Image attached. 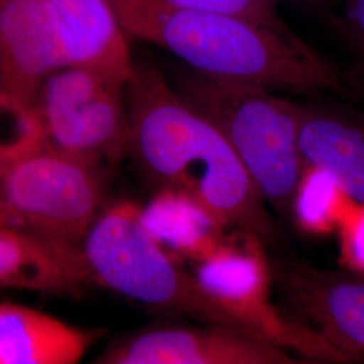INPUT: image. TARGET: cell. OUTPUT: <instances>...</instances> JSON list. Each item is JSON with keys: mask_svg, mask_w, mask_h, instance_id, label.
<instances>
[{"mask_svg": "<svg viewBox=\"0 0 364 364\" xmlns=\"http://www.w3.org/2000/svg\"><path fill=\"white\" fill-rule=\"evenodd\" d=\"M299 144L305 166L329 173L356 203H364L363 120L301 107Z\"/></svg>", "mask_w": 364, "mask_h": 364, "instance_id": "obj_14", "label": "cell"}, {"mask_svg": "<svg viewBox=\"0 0 364 364\" xmlns=\"http://www.w3.org/2000/svg\"><path fill=\"white\" fill-rule=\"evenodd\" d=\"M19 156H21L19 153H16L13 149H10V147H7V146H4L0 142V177L3 176L6 169L10 166V164L13 162L14 159ZM0 223H4L1 212H0Z\"/></svg>", "mask_w": 364, "mask_h": 364, "instance_id": "obj_20", "label": "cell"}, {"mask_svg": "<svg viewBox=\"0 0 364 364\" xmlns=\"http://www.w3.org/2000/svg\"><path fill=\"white\" fill-rule=\"evenodd\" d=\"M141 221L156 242L174 257L201 262L224 237V228L192 196L164 188L139 209Z\"/></svg>", "mask_w": 364, "mask_h": 364, "instance_id": "obj_15", "label": "cell"}, {"mask_svg": "<svg viewBox=\"0 0 364 364\" xmlns=\"http://www.w3.org/2000/svg\"><path fill=\"white\" fill-rule=\"evenodd\" d=\"M90 284L81 247L0 223V287L64 297Z\"/></svg>", "mask_w": 364, "mask_h": 364, "instance_id": "obj_11", "label": "cell"}, {"mask_svg": "<svg viewBox=\"0 0 364 364\" xmlns=\"http://www.w3.org/2000/svg\"><path fill=\"white\" fill-rule=\"evenodd\" d=\"M358 203L324 170L305 166L291 203L299 230L313 236L338 231Z\"/></svg>", "mask_w": 364, "mask_h": 364, "instance_id": "obj_16", "label": "cell"}, {"mask_svg": "<svg viewBox=\"0 0 364 364\" xmlns=\"http://www.w3.org/2000/svg\"><path fill=\"white\" fill-rule=\"evenodd\" d=\"M170 6L231 15L278 33L291 34L274 10L272 0H162Z\"/></svg>", "mask_w": 364, "mask_h": 364, "instance_id": "obj_17", "label": "cell"}, {"mask_svg": "<svg viewBox=\"0 0 364 364\" xmlns=\"http://www.w3.org/2000/svg\"><path fill=\"white\" fill-rule=\"evenodd\" d=\"M90 364H333L287 351L266 338L225 326H168L109 347Z\"/></svg>", "mask_w": 364, "mask_h": 364, "instance_id": "obj_8", "label": "cell"}, {"mask_svg": "<svg viewBox=\"0 0 364 364\" xmlns=\"http://www.w3.org/2000/svg\"><path fill=\"white\" fill-rule=\"evenodd\" d=\"M340 263L353 274L364 275V203H358L338 228Z\"/></svg>", "mask_w": 364, "mask_h": 364, "instance_id": "obj_18", "label": "cell"}, {"mask_svg": "<svg viewBox=\"0 0 364 364\" xmlns=\"http://www.w3.org/2000/svg\"><path fill=\"white\" fill-rule=\"evenodd\" d=\"M96 162L45 141L33 146L0 177L3 221L80 247L100 215L105 196Z\"/></svg>", "mask_w": 364, "mask_h": 364, "instance_id": "obj_5", "label": "cell"}, {"mask_svg": "<svg viewBox=\"0 0 364 364\" xmlns=\"http://www.w3.org/2000/svg\"><path fill=\"white\" fill-rule=\"evenodd\" d=\"M126 84L88 66L46 78L34 105L43 141L68 154L117 162L130 153Z\"/></svg>", "mask_w": 364, "mask_h": 364, "instance_id": "obj_7", "label": "cell"}, {"mask_svg": "<svg viewBox=\"0 0 364 364\" xmlns=\"http://www.w3.org/2000/svg\"><path fill=\"white\" fill-rule=\"evenodd\" d=\"M178 95L220 131L264 200L282 213L305 164L299 151L301 107L278 99L259 85L192 72Z\"/></svg>", "mask_w": 364, "mask_h": 364, "instance_id": "obj_4", "label": "cell"}, {"mask_svg": "<svg viewBox=\"0 0 364 364\" xmlns=\"http://www.w3.org/2000/svg\"><path fill=\"white\" fill-rule=\"evenodd\" d=\"M258 236L236 230L221 239L196 275L251 332L287 351L326 363L355 364L309 326L285 316L272 299L273 269Z\"/></svg>", "mask_w": 364, "mask_h": 364, "instance_id": "obj_6", "label": "cell"}, {"mask_svg": "<svg viewBox=\"0 0 364 364\" xmlns=\"http://www.w3.org/2000/svg\"><path fill=\"white\" fill-rule=\"evenodd\" d=\"M343 22L352 43L364 55V0H347Z\"/></svg>", "mask_w": 364, "mask_h": 364, "instance_id": "obj_19", "label": "cell"}, {"mask_svg": "<svg viewBox=\"0 0 364 364\" xmlns=\"http://www.w3.org/2000/svg\"><path fill=\"white\" fill-rule=\"evenodd\" d=\"M80 247L92 284L151 309L254 333L149 234L130 203L102 212Z\"/></svg>", "mask_w": 364, "mask_h": 364, "instance_id": "obj_3", "label": "cell"}, {"mask_svg": "<svg viewBox=\"0 0 364 364\" xmlns=\"http://www.w3.org/2000/svg\"><path fill=\"white\" fill-rule=\"evenodd\" d=\"M65 66V45L48 6L0 0V105L33 114L46 78Z\"/></svg>", "mask_w": 364, "mask_h": 364, "instance_id": "obj_9", "label": "cell"}, {"mask_svg": "<svg viewBox=\"0 0 364 364\" xmlns=\"http://www.w3.org/2000/svg\"><path fill=\"white\" fill-rule=\"evenodd\" d=\"M103 331L16 304H0V364H80Z\"/></svg>", "mask_w": 364, "mask_h": 364, "instance_id": "obj_13", "label": "cell"}, {"mask_svg": "<svg viewBox=\"0 0 364 364\" xmlns=\"http://www.w3.org/2000/svg\"><path fill=\"white\" fill-rule=\"evenodd\" d=\"M129 92L130 153L144 171L192 196L225 230L272 243L277 231L263 196L231 144L154 66L135 64Z\"/></svg>", "mask_w": 364, "mask_h": 364, "instance_id": "obj_1", "label": "cell"}, {"mask_svg": "<svg viewBox=\"0 0 364 364\" xmlns=\"http://www.w3.org/2000/svg\"><path fill=\"white\" fill-rule=\"evenodd\" d=\"M65 45L69 65L88 66L119 81L132 77L126 33L107 0H42Z\"/></svg>", "mask_w": 364, "mask_h": 364, "instance_id": "obj_12", "label": "cell"}, {"mask_svg": "<svg viewBox=\"0 0 364 364\" xmlns=\"http://www.w3.org/2000/svg\"><path fill=\"white\" fill-rule=\"evenodd\" d=\"M126 34L180 57L195 72L263 88L338 90V72L293 34L162 0H107Z\"/></svg>", "mask_w": 364, "mask_h": 364, "instance_id": "obj_2", "label": "cell"}, {"mask_svg": "<svg viewBox=\"0 0 364 364\" xmlns=\"http://www.w3.org/2000/svg\"><path fill=\"white\" fill-rule=\"evenodd\" d=\"M278 290L309 326L355 364H364V275L333 272L309 263L275 267Z\"/></svg>", "mask_w": 364, "mask_h": 364, "instance_id": "obj_10", "label": "cell"}]
</instances>
